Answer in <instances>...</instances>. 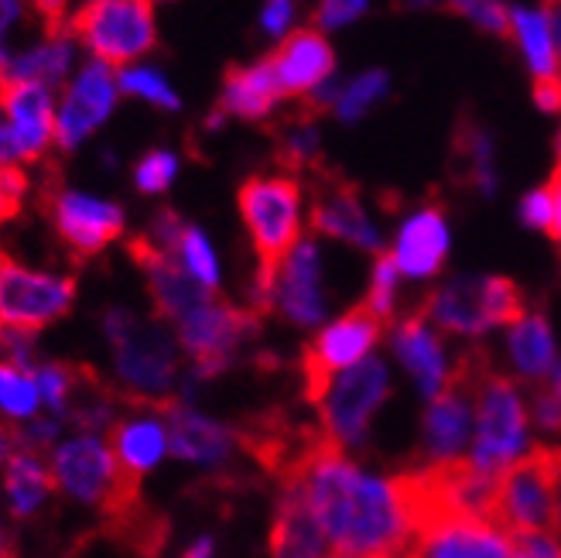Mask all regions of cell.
<instances>
[{
	"instance_id": "cell-13",
	"label": "cell",
	"mask_w": 561,
	"mask_h": 558,
	"mask_svg": "<svg viewBox=\"0 0 561 558\" xmlns=\"http://www.w3.org/2000/svg\"><path fill=\"white\" fill-rule=\"evenodd\" d=\"M561 472V453L541 449L507 469L496 483L493 521L511 535L554 532V490Z\"/></svg>"
},
{
	"instance_id": "cell-7",
	"label": "cell",
	"mask_w": 561,
	"mask_h": 558,
	"mask_svg": "<svg viewBox=\"0 0 561 558\" xmlns=\"http://www.w3.org/2000/svg\"><path fill=\"white\" fill-rule=\"evenodd\" d=\"M55 497L79 511H114L127 497L130 480L110 449L103 432L66 429V435L45 453Z\"/></svg>"
},
{
	"instance_id": "cell-25",
	"label": "cell",
	"mask_w": 561,
	"mask_h": 558,
	"mask_svg": "<svg viewBox=\"0 0 561 558\" xmlns=\"http://www.w3.org/2000/svg\"><path fill=\"white\" fill-rule=\"evenodd\" d=\"M332 551L312 508L305 504L301 487L288 477L274 497V517L267 535L271 558H325Z\"/></svg>"
},
{
	"instance_id": "cell-49",
	"label": "cell",
	"mask_w": 561,
	"mask_h": 558,
	"mask_svg": "<svg viewBox=\"0 0 561 558\" xmlns=\"http://www.w3.org/2000/svg\"><path fill=\"white\" fill-rule=\"evenodd\" d=\"M530 414H535V422L548 432H561V401L551 395V390H538L535 398V408H530Z\"/></svg>"
},
{
	"instance_id": "cell-43",
	"label": "cell",
	"mask_w": 561,
	"mask_h": 558,
	"mask_svg": "<svg viewBox=\"0 0 561 558\" xmlns=\"http://www.w3.org/2000/svg\"><path fill=\"white\" fill-rule=\"evenodd\" d=\"M66 429H69L66 418H59V414H45V411H42L38 418H32V422L18 429V442H21V449L48 453L51 445L66 435Z\"/></svg>"
},
{
	"instance_id": "cell-35",
	"label": "cell",
	"mask_w": 561,
	"mask_h": 558,
	"mask_svg": "<svg viewBox=\"0 0 561 558\" xmlns=\"http://www.w3.org/2000/svg\"><path fill=\"white\" fill-rule=\"evenodd\" d=\"M32 371H35V384H38L42 411L59 414L69 422V411L79 398L82 384H87V377H82L76 367L62 364V360H48V356H38L32 364Z\"/></svg>"
},
{
	"instance_id": "cell-3",
	"label": "cell",
	"mask_w": 561,
	"mask_h": 558,
	"mask_svg": "<svg viewBox=\"0 0 561 558\" xmlns=\"http://www.w3.org/2000/svg\"><path fill=\"white\" fill-rule=\"evenodd\" d=\"M476 395V422L466 449V466L486 480H500L520 459L530 456V411L520 387L480 360L462 367Z\"/></svg>"
},
{
	"instance_id": "cell-28",
	"label": "cell",
	"mask_w": 561,
	"mask_h": 558,
	"mask_svg": "<svg viewBox=\"0 0 561 558\" xmlns=\"http://www.w3.org/2000/svg\"><path fill=\"white\" fill-rule=\"evenodd\" d=\"M503 353H507V364L520 380H548L558 364L551 322L541 312H520L503 332Z\"/></svg>"
},
{
	"instance_id": "cell-11",
	"label": "cell",
	"mask_w": 561,
	"mask_h": 558,
	"mask_svg": "<svg viewBox=\"0 0 561 558\" xmlns=\"http://www.w3.org/2000/svg\"><path fill=\"white\" fill-rule=\"evenodd\" d=\"M76 277L0 254V332H45L76 309Z\"/></svg>"
},
{
	"instance_id": "cell-6",
	"label": "cell",
	"mask_w": 561,
	"mask_h": 558,
	"mask_svg": "<svg viewBox=\"0 0 561 558\" xmlns=\"http://www.w3.org/2000/svg\"><path fill=\"white\" fill-rule=\"evenodd\" d=\"M254 312H271L291 329H319L332 319L329 258L319 237H301L285 258L271 267H257L250 288Z\"/></svg>"
},
{
	"instance_id": "cell-55",
	"label": "cell",
	"mask_w": 561,
	"mask_h": 558,
	"mask_svg": "<svg viewBox=\"0 0 561 558\" xmlns=\"http://www.w3.org/2000/svg\"><path fill=\"white\" fill-rule=\"evenodd\" d=\"M548 390H551V395L561 401V360H558L554 371H551V377H548Z\"/></svg>"
},
{
	"instance_id": "cell-38",
	"label": "cell",
	"mask_w": 561,
	"mask_h": 558,
	"mask_svg": "<svg viewBox=\"0 0 561 558\" xmlns=\"http://www.w3.org/2000/svg\"><path fill=\"white\" fill-rule=\"evenodd\" d=\"M401 285H404V277L394 267V261H390L387 254L377 258L370 267V277H367V298H363V309H367L370 316H377L380 322L394 319L398 305H401Z\"/></svg>"
},
{
	"instance_id": "cell-4",
	"label": "cell",
	"mask_w": 561,
	"mask_h": 558,
	"mask_svg": "<svg viewBox=\"0 0 561 558\" xmlns=\"http://www.w3.org/2000/svg\"><path fill=\"white\" fill-rule=\"evenodd\" d=\"M172 332L185 356V380L179 395L195 398V390L243 360L247 346L257 337V312L219 295H206L172 322Z\"/></svg>"
},
{
	"instance_id": "cell-52",
	"label": "cell",
	"mask_w": 561,
	"mask_h": 558,
	"mask_svg": "<svg viewBox=\"0 0 561 558\" xmlns=\"http://www.w3.org/2000/svg\"><path fill=\"white\" fill-rule=\"evenodd\" d=\"M21 449V442H18V432L11 425L0 422V472L8 469V463L14 459V453Z\"/></svg>"
},
{
	"instance_id": "cell-60",
	"label": "cell",
	"mask_w": 561,
	"mask_h": 558,
	"mask_svg": "<svg viewBox=\"0 0 561 558\" xmlns=\"http://www.w3.org/2000/svg\"><path fill=\"white\" fill-rule=\"evenodd\" d=\"M408 4H411V8H432L435 0H408Z\"/></svg>"
},
{
	"instance_id": "cell-18",
	"label": "cell",
	"mask_w": 561,
	"mask_h": 558,
	"mask_svg": "<svg viewBox=\"0 0 561 558\" xmlns=\"http://www.w3.org/2000/svg\"><path fill=\"white\" fill-rule=\"evenodd\" d=\"M380 337H383V322L377 316H370L367 309H350L343 316L325 319L316 329V337L305 353L308 387L332 377V374H340V371L363 364V360L377 353Z\"/></svg>"
},
{
	"instance_id": "cell-40",
	"label": "cell",
	"mask_w": 561,
	"mask_h": 558,
	"mask_svg": "<svg viewBox=\"0 0 561 558\" xmlns=\"http://www.w3.org/2000/svg\"><path fill=\"white\" fill-rule=\"evenodd\" d=\"M182 172V158L172 148H154L134 164V185L145 195H161L175 185Z\"/></svg>"
},
{
	"instance_id": "cell-9",
	"label": "cell",
	"mask_w": 561,
	"mask_h": 558,
	"mask_svg": "<svg viewBox=\"0 0 561 558\" xmlns=\"http://www.w3.org/2000/svg\"><path fill=\"white\" fill-rule=\"evenodd\" d=\"M524 312L520 288L507 277L493 274H462L432 292L425 319L438 332L480 340L493 329H507Z\"/></svg>"
},
{
	"instance_id": "cell-33",
	"label": "cell",
	"mask_w": 561,
	"mask_h": 558,
	"mask_svg": "<svg viewBox=\"0 0 561 558\" xmlns=\"http://www.w3.org/2000/svg\"><path fill=\"white\" fill-rule=\"evenodd\" d=\"M42 414V398L32 364H14L0 356V422L14 432Z\"/></svg>"
},
{
	"instance_id": "cell-14",
	"label": "cell",
	"mask_w": 561,
	"mask_h": 558,
	"mask_svg": "<svg viewBox=\"0 0 561 558\" xmlns=\"http://www.w3.org/2000/svg\"><path fill=\"white\" fill-rule=\"evenodd\" d=\"M55 90L38 82L0 87V169L38 164L55 148Z\"/></svg>"
},
{
	"instance_id": "cell-36",
	"label": "cell",
	"mask_w": 561,
	"mask_h": 558,
	"mask_svg": "<svg viewBox=\"0 0 561 558\" xmlns=\"http://www.w3.org/2000/svg\"><path fill=\"white\" fill-rule=\"evenodd\" d=\"M117 82H121V93H127L140 103H151L158 110H168V114H175V110L182 106L175 82L168 79L158 66H148V62L124 66V69H117Z\"/></svg>"
},
{
	"instance_id": "cell-24",
	"label": "cell",
	"mask_w": 561,
	"mask_h": 558,
	"mask_svg": "<svg viewBox=\"0 0 561 558\" xmlns=\"http://www.w3.org/2000/svg\"><path fill=\"white\" fill-rule=\"evenodd\" d=\"M271 66L280 93L312 100L316 90H322L329 79H335V52L319 27H301V32L280 38Z\"/></svg>"
},
{
	"instance_id": "cell-41",
	"label": "cell",
	"mask_w": 561,
	"mask_h": 558,
	"mask_svg": "<svg viewBox=\"0 0 561 558\" xmlns=\"http://www.w3.org/2000/svg\"><path fill=\"white\" fill-rule=\"evenodd\" d=\"M322 151V130L316 121H295L280 134V155L288 164H312Z\"/></svg>"
},
{
	"instance_id": "cell-23",
	"label": "cell",
	"mask_w": 561,
	"mask_h": 558,
	"mask_svg": "<svg viewBox=\"0 0 561 558\" xmlns=\"http://www.w3.org/2000/svg\"><path fill=\"white\" fill-rule=\"evenodd\" d=\"M308 223H312L322 240H335L350 250H359V254H377L383 247V230L377 216L359 200V192L346 185L322 189L312 209H308Z\"/></svg>"
},
{
	"instance_id": "cell-21",
	"label": "cell",
	"mask_w": 561,
	"mask_h": 558,
	"mask_svg": "<svg viewBox=\"0 0 561 558\" xmlns=\"http://www.w3.org/2000/svg\"><path fill=\"white\" fill-rule=\"evenodd\" d=\"M476 422V405H472V384L466 371L445 387L438 398L428 401L425 418H421V456L428 466H453L462 463Z\"/></svg>"
},
{
	"instance_id": "cell-30",
	"label": "cell",
	"mask_w": 561,
	"mask_h": 558,
	"mask_svg": "<svg viewBox=\"0 0 561 558\" xmlns=\"http://www.w3.org/2000/svg\"><path fill=\"white\" fill-rule=\"evenodd\" d=\"M280 100H285V93L277 87L274 66L271 59H264V62H250V66L227 72L219 110L227 117H240V121H267Z\"/></svg>"
},
{
	"instance_id": "cell-53",
	"label": "cell",
	"mask_w": 561,
	"mask_h": 558,
	"mask_svg": "<svg viewBox=\"0 0 561 558\" xmlns=\"http://www.w3.org/2000/svg\"><path fill=\"white\" fill-rule=\"evenodd\" d=\"M11 517L0 508V558H14V532H11Z\"/></svg>"
},
{
	"instance_id": "cell-39",
	"label": "cell",
	"mask_w": 561,
	"mask_h": 558,
	"mask_svg": "<svg viewBox=\"0 0 561 558\" xmlns=\"http://www.w3.org/2000/svg\"><path fill=\"white\" fill-rule=\"evenodd\" d=\"M466 164H469V179L480 189V195H496L500 189V169H496V145L486 130H472L466 134L462 145Z\"/></svg>"
},
{
	"instance_id": "cell-29",
	"label": "cell",
	"mask_w": 561,
	"mask_h": 558,
	"mask_svg": "<svg viewBox=\"0 0 561 558\" xmlns=\"http://www.w3.org/2000/svg\"><path fill=\"white\" fill-rule=\"evenodd\" d=\"M134 258H137L140 271H145V285H148V298L154 305V316L164 319L168 326H172L179 316H185L199 298L209 295L175 264V258L158 254V250H148L140 243H134Z\"/></svg>"
},
{
	"instance_id": "cell-44",
	"label": "cell",
	"mask_w": 561,
	"mask_h": 558,
	"mask_svg": "<svg viewBox=\"0 0 561 558\" xmlns=\"http://www.w3.org/2000/svg\"><path fill=\"white\" fill-rule=\"evenodd\" d=\"M367 11H370V0H319V8H316V27H319L322 35L343 32V27L356 24Z\"/></svg>"
},
{
	"instance_id": "cell-20",
	"label": "cell",
	"mask_w": 561,
	"mask_h": 558,
	"mask_svg": "<svg viewBox=\"0 0 561 558\" xmlns=\"http://www.w3.org/2000/svg\"><path fill=\"white\" fill-rule=\"evenodd\" d=\"M390 356L411 380L421 401L438 398L445 387H453L459 371L453 374V360L442 343V332L425 316H404L390 329Z\"/></svg>"
},
{
	"instance_id": "cell-31",
	"label": "cell",
	"mask_w": 561,
	"mask_h": 558,
	"mask_svg": "<svg viewBox=\"0 0 561 558\" xmlns=\"http://www.w3.org/2000/svg\"><path fill=\"white\" fill-rule=\"evenodd\" d=\"M514 45L527 72L538 79H551L561 69V52H558V35H554V18L545 8H511V27Z\"/></svg>"
},
{
	"instance_id": "cell-46",
	"label": "cell",
	"mask_w": 561,
	"mask_h": 558,
	"mask_svg": "<svg viewBox=\"0 0 561 558\" xmlns=\"http://www.w3.org/2000/svg\"><path fill=\"white\" fill-rule=\"evenodd\" d=\"M27 189H32V179L24 169H0V227L18 216L27 200Z\"/></svg>"
},
{
	"instance_id": "cell-47",
	"label": "cell",
	"mask_w": 561,
	"mask_h": 558,
	"mask_svg": "<svg viewBox=\"0 0 561 558\" xmlns=\"http://www.w3.org/2000/svg\"><path fill=\"white\" fill-rule=\"evenodd\" d=\"M298 0H264L261 4V32L267 38H288L295 32Z\"/></svg>"
},
{
	"instance_id": "cell-10",
	"label": "cell",
	"mask_w": 561,
	"mask_h": 558,
	"mask_svg": "<svg viewBox=\"0 0 561 558\" xmlns=\"http://www.w3.org/2000/svg\"><path fill=\"white\" fill-rule=\"evenodd\" d=\"M69 32L96 62L134 66L158 45L154 0H90L72 14Z\"/></svg>"
},
{
	"instance_id": "cell-51",
	"label": "cell",
	"mask_w": 561,
	"mask_h": 558,
	"mask_svg": "<svg viewBox=\"0 0 561 558\" xmlns=\"http://www.w3.org/2000/svg\"><path fill=\"white\" fill-rule=\"evenodd\" d=\"M216 555H219V542H216V535H209V532L192 535V538L182 545V551H179V558H216Z\"/></svg>"
},
{
	"instance_id": "cell-61",
	"label": "cell",
	"mask_w": 561,
	"mask_h": 558,
	"mask_svg": "<svg viewBox=\"0 0 561 558\" xmlns=\"http://www.w3.org/2000/svg\"><path fill=\"white\" fill-rule=\"evenodd\" d=\"M551 4H561V0H551Z\"/></svg>"
},
{
	"instance_id": "cell-59",
	"label": "cell",
	"mask_w": 561,
	"mask_h": 558,
	"mask_svg": "<svg viewBox=\"0 0 561 558\" xmlns=\"http://www.w3.org/2000/svg\"><path fill=\"white\" fill-rule=\"evenodd\" d=\"M554 158H558V172H561V130H558V137H554Z\"/></svg>"
},
{
	"instance_id": "cell-42",
	"label": "cell",
	"mask_w": 561,
	"mask_h": 558,
	"mask_svg": "<svg viewBox=\"0 0 561 558\" xmlns=\"http://www.w3.org/2000/svg\"><path fill=\"white\" fill-rule=\"evenodd\" d=\"M453 8L486 35H507L511 27V8L503 0H453Z\"/></svg>"
},
{
	"instance_id": "cell-37",
	"label": "cell",
	"mask_w": 561,
	"mask_h": 558,
	"mask_svg": "<svg viewBox=\"0 0 561 558\" xmlns=\"http://www.w3.org/2000/svg\"><path fill=\"white\" fill-rule=\"evenodd\" d=\"M121 401L114 390H106V387H96V384H82L79 390V398L69 411V429H87V432H110V425L117 422V414H121Z\"/></svg>"
},
{
	"instance_id": "cell-58",
	"label": "cell",
	"mask_w": 561,
	"mask_h": 558,
	"mask_svg": "<svg viewBox=\"0 0 561 558\" xmlns=\"http://www.w3.org/2000/svg\"><path fill=\"white\" fill-rule=\"evenodd\" d=\"M551 18H554V35H558V52H561V11H554Z\"/></svg>"
},
{
	"instance_id": "cell-8",
	"label": "cell",
	"mask_w": 561,
	"mask_h": 558,
	"mask_svg": "<svg viewBox=\"0 0 561 558\" xmlns=\"http://www.w3.org/2000/svg\"><path fill=\"white\" fill-rule=\"evenodd\" d=\"M237 209L243 219V230L250 237V247L261 261V267H271L305 237L308 223V203L301 182L285 172H264L250 175L240 185Z\"/></svg>"
},
{
	"instance_id": "cell-54",
	"label": "cell",
	"mask_w": 561,
	"mask_h": 558,
	"mask_svg": "<svg viewBox=\"0 0 561 558\" xmlns=\"http://www.w3.org/2000/svg\"><path fill=\"white\" fill-rule=\"evenodd\" d=\"M548 189H551V200H554V219H551V234H554V240H561V172L554 175V182H551Z\"/></svg>"
},
{
	"instance_id": "cell-5",
	"label": "cell",
	"mask_w": 561,
	"mask_h": 558,
	"mask_svg": "<svg viewBox=\"0 0 561 558\" xmlns=\"http://www.w3.org/2000/svg\"><path fill=\"white\" fill-rule=\"evenodd\" d=\"M390 390H394V374L377 353L350 371H340L308 387V398H312L319 414L322 442L353 456L367 449L377 414L390 401Z\"/></svg>"
},
{
	"instance_id": "cell-12",
	"label": "cell",
	"mask_w": 561,
	"mask_h": 558,
	"mask_svg": "<svg viewBox=\"0 0 561 558\" xmlns=\"http://www.w3.org/2000/svg\"><path fill=\"white\" fill-rule=\"evenodd\" d=\"M164 408L168 442H172V463L203 472V477H222L243 456V435L233 422L209 411L199 398H172Z\"/></svg>"
},
{
	"instance_id": "cell-17",
	"label": "cell",
	"mask_w": 561,
	"mask_h": 558,
	"mask_svg": "<svg viewBox=\"0 0 561 558\" xmlns=\"http://www.w3.org/2000/svg\"><path fill=\"white\" fill-rule=\"evenodd\" d=\"M404 558H514V535L493 517L445 514L417 527Z\"/></svg>"
},
{
	"instance_id": "cell-32",
	"label": "cell",
	"mask_w": 561,
	"mask_h": 558,
	"mask_svg": "<svg viewBox=\"0 0 561 558\" xmlns=\"http://www.w3.org/2000/svg\"><path fill=\"white\" fill-rule=\"evenodd\" d=\"M168 258H175V264L203 292H209V295H219L222 292V258H219L213 237L203 227H195V223H185V230H182L179 243L172 247V254H168Z\"/></svg>"
},
{
	"instance_id": "cell-45",
	"label": "cell",
	"mask_w": 561,
	"mask_h": 558,
	"mask_svg": "<svg viewBox=\"0 0 561 558\" xmlns=\"http://www.w3.org/2000/svg\"><path fill=\"white\" fill-rule=\"evenodd\" d=\"M517 216L527 230H548L551 234V219H554V200H551V189L541 185V189H530L520 195V206H517Z\"/></svg>"
},
{
	"instance_id": "cell-27",
	"label": "cell",
	"mask_w": 561,
	"mask_h": 558,
	"mask_svg": "<svg viewBox=\"0 0 561 558\" xmlns=\"http://www.w3.org/2000/svg\"><path fill=\"white\" fill-rule=\"evenodd\" d=\"M55 500V483L45 453L18 449L8 469L0 472V508L11 521H35Z\"/></svg>"
},
{
	"instance_id": "cell-19",
	"label": "cell",
	"mask_w": 561,
	"mask_h": 558,
	"mask_svg": "<svg viewBox=\"0 0 561 558\" xmlns=\"http://www.w3.org/2000/svg\"><path fill=\"white\" fill-rule=\"evenodd\" d=\"M124 477L140 483L172 463V442H168V418L161 405H130L117 414V422L106 432Z\"/></svg>"
},
{
	"instance_id": "cell-48",
	"label": "cell",
	"mask_w": 561,
	"mask_h": 558,
	"mask_svg": "<svg viewBox=\"0 0 561 558\" xmlns=\"http://www.w3.org/2000/svg\"><path fill=\"white\" fill-rule=\"evenodd\" d=\"M35 343H38L35 332L4 329V332H0V356L14 360V364H35V360H38V346Z\"/></svg>"
},
{
	"instance_id": "cell-56",
	"label": "cell",
	"mask_w": 561,
	"mask_h": 558,
	"mask_svg": "<svg viewBox=\"0 0 561 558\" xmlns=\"http://www.w3.org/2000/svg\"><path fill=\"white\" fill-rule=\"evenodd\" d=\"M325 558H387V555H359V551H329Z\"/></svg>"
},
{
	"instance_id": "cell-22",
	"label": "cell",
	"mask_w": 561,
	"mask_h": 558,
	"mask_svg": "<svg viewBox=\"0 0 561 558\" xmlns=\"http://www.w3.org/2000/svg\"><path fill=\"white\" fill-rule=\"evenodd\" d=\"M448 250H453V230L445 213L438 206H417L394 227L387 258L394 261L404 282H432L445 267Z\"/></svg>"
},
{
	"instance_id": "cell-34",
	"label": "cell",
	"mask_w": 561,
	"mask_h": 558,
	"mask_svg": "<svg viewBox=\"0 0 561 558\" xmlns=\"http://www.w3.org/2000/svg\"><path fill=\"white\" fill-rule=\"evenodd\" d=\"M387 96H390V76L383 69H363L335 87L329 110L335 114V121L359 124L363 117H370Z\"/></svg>"
},
{
	"instance_id": "cell-15",
	"label": "cell",
	"mask_w": 561,
	"mask_h": 558,
	"mask_svg": "<svg viewBox=\"0 0 561 558\" xmlns=\"http://www.w3.org/2000/svg\"><path fill=\"white\" fill-rule=\"evenodd\" d=\"M121 100L117 69H110L96 59L79 62L76 72L66 79L62 96L55 103V148L76 151L114 117Z\"/></svg>"
},
{
	"instance_id": "cell-50",
	"label": "cell",
	"mask_w": 561,
	"mask_h": 558,
	"mask_svg": "<svg viewBox=\"0 0 561 558\" xmlns=\"http://www.w3.org/2000/svg\"><path fill=\"white\" fill-rule=\"evenodd\" d=\"M535 106L541 110V114H548V117L561 114V79L558 76L535 82Z\"/></svg>"
},
{
	"instance_id": "cell-16",
	"label": "cell",
	"mask_w": 561,
	"mask_h": 558,
	"mask_svg": "<svg viewBox=\"0 0 561 558\" xmlns=\"http://www.w3.org/2000/svg\"><path fill=\"white\" fill-rule=\"evenodd\" d=\"M51 230L76 258H96L106 247H114L127 230V213L117 200H106L100 192L62 185L48 195Z\"/></svg>"
},
{
	"instance_id": "cell-2",
	"label": "cell",
	"mask_w": 561,
	"mask_h": 558,
	"mask_svg": "<svg viewBox=\"0 0 561 558\" xmlns=\"http://www.w3.org/2000/svg\"><path fill=\"white\" fill-rule=\"evenodd\" d=\"M100 343L110 390L130 405H168L185 380V356L172 326L130 305H106L100 312Z\"/></svg>"
},
{
	"instance_id": "cell-1",
	"label": "cell",
	"mask_w": 561,
	"mask_h": 558,
	"mask_svg": "<svg viewBox=\"0 0 561 558\" xmlns=\"http://www.w3.org/2000/svg\"><path fill=\"white\" fill-rule=\"evenodd\" d=\"M291 480L301 487L332 551L387 558L408 551L417 532L408 477H387L353 453L319 442L295 463Z\"/></svg>"
},
{
	"instance_id": "cell-57",
	"label": "cell",
	"mask_w": 561,
	"mask_h": 558,
	"mask_svg": "<svg viewBox=\"0 0 561 558\" xmlns=\"http://www.w3.org/2000/svg\"><path fill=\"white\" fill-rule=\"evenodd\" d=\"M554 527H561V472H558V490H554Z\"/></svg>"
},
{
	"instance_id": "cell-26",
	"label": "cell",
	"mask_w": 561,
	"mask_h": 558,
	"mask_svg": "<svg viewBox=\"0 0 561 558\" xmlns=\"http://www.w3.org/2000/svg\"><path fill=\"white\" fill-rule=\"evenodd\" d=\"M79 66V42L69 32V24H51L48 32L24 45L14 48L11 62L4 66L0 87H18V82H38V87H66V79Z\"/></svg>"
}]
</instances>
